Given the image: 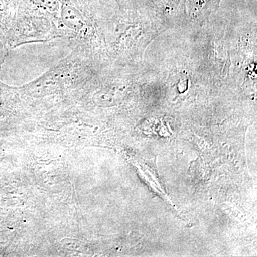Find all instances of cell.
<instances>
[{
	"label": "cell",
	"instance_id": "6da1fadb",
	"mask_svg": "<svg viewBox=\"0 0 257 257\" xmlns=\"http://www.w3.org/2000/svg\"><path fill=\"white\" fill-rule=\"evenodd\" d=\"M63 19L66 25L73 30H81L84 25L82 17L72 9L64 10Z\"/></svg>",
	"mask_w": 257,
	"mask_h": 257
}]
</instances>
